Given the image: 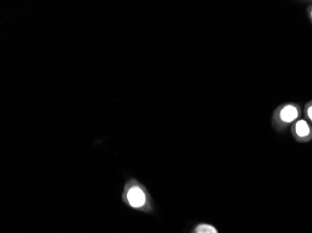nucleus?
I'll return each mask as SVG.
<instances>
[{
	"label": "nucleus",
	"instance_id": "f257e3e1",
	"mask_svg": "<svg viewBox=\"0 0 312 233\" xmlns=\"http://www.w3.org/2000/svg\"><path fill=\"white\" fill-rule=\"evenodd\" d=\"M122 199L128 207L137 211L151 213L154 209L153 202L148 190L135 178L128 180L125 184Z\"/></svg>",
	"mask_w": 312,
	"mask_h": 233
},
{
	"label": "nucleus",
	"instance_id": "f03ea898",
	"mask_svg": "<svg viewBox=\"0 0 312 233\" xmlns=\"http://www.w3.org/2000/svg\"><path fill=\"white\" fill-rule=\"evenodd\" d=\"M276 116L282 123L287 124L293 122L298 118L299 110L297 107H295L294 105H286L281 107Z\"/></svg>",
	"mask_w": 312,
	"mask_h": 233
},
{
	"label": "nucleus",
	"instance_id": "7ed1b4c3",
	"mask_svg": "<svg viewBox=\"0 0 312 233\" xmlns=\"http://www.w3.org/2000/svg\"><path fill=\"white\" fill-rule=\"evenodd\" d=\"M293 130H294V135L299 139L306 140L310 138L312 135L311 129L305 120H298L297 122H295Z\"/></svg>",
	"mask_w": 312,
	"mask_h": 233
},
{
	"label": "nucleus",
	"instance_id": "20e7f679",
	"mask_svg": "<svg viewBox=\"0 0 312 233\" xmlns=\"http://www.w3.org/2000/svg\"><path fill=\"white\" fill-rule=\"evenodd\" d=\"M191 233H219L214 226L208 223H200L193 227Z\"/></svg>",
	"mask_w": 312,
	"mask_h": 233
},
{
	"label": "nucleus",
	"instance_id": "39448f33",
	"mask_svg": "<svg viewBox=\"0 0 312 233\" xmlns=\"http://www.w3.org/2000/svg\"><path fill=\"white\" fill-rule=\"evenodd\" d=\"M306 116L308 117V119L312 121V104L309 105L306 108Z\"/></svg>",
	"mask_w": 312,
	"mask_h": 233
},
{
	"label": "nucleus",
	"instance_id": "423d86ee",
	"mask_svg": "<svg viewBox=\"0 0 312 233\" xmlns=\"http://www.w3.org/2000/svg\"><path fill=\"white\" fill-rule=\"evenodd\" d=\"M311 17H312V12H311Z\"/></svg>",
	"mask_w": 312,
	"mask_h": 233
}]
</instances>
